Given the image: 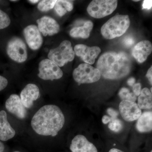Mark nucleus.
Masks as SVG:
<instances>
[{
	"instance_id": "1",
	"label": "nucleus",
	"mask_w": 152,
	"mask_h": 152,
	"mask_svg": "<svg viewBox=\"0 0 152 152\" xmlns=\"http://www.w3.org/2000/svg\"><path fill=\"white\" fill-rule=\"evenodd\" d=\"M65 119L64 114L58 106H43L33 116L32 127L38 134L55 137L63 127Z\"/></svg>"
},
{
	"instance_id": "2",
	"label": "nucleus",
	"mask_w": 152,
	"mask_h": 152,
	"mask_svg": "<svg viewBox=\"0 0 152 152\" xmlns=\"http://www.w3.org/2000/svg\"><path fill=\"white\" fill-rule=\"evenodd\" d=\"M132 63L123 52H108L102 55L97 63V69L104 78L118 80L129 73Z\"/></svg>"
},
{
	"instance_id": "3",
	"label": "nucleus",
	"mask_w": 152,
	"mask_h": 152,
	"mask_svg": "<svg viewBox=\"0 0 152 152\" xmlns=\"http://www.w3.org/2000/svg\"><path fill=\"white\" fill-rule=\"evenodd\" d=\"M130 25V20L128 15H116L102 26L101 33L106 39H111L123 35Z\"/></svg>"
},
{
	"instance_id": "4",
	"label": "nucleus",
	"mask_w": 152,
	"mask_h": 152,
	"mask_svg": "<svg viewBox=\"0 0 152 152\" xmlns=\"http://www.w3.org/2000/svg\"><path fill=\"white\" fill-rule=\"evenodd\" d=\"M48 57L59 67H62L75 58V53L70 41L65 40L56 48L51 49Z\"/></svg>"
},
{
	"instance_id": "5",
	"label": "nucleus",
	"mask_w": 152,
	"mask_h": 152,
	"mask_svg": "<svg viewBox=\"0 0 152 152\" xmlns=\"http://www.w3.org/2000/svg\"><path fill=\"white\" fill-rule=\"evenodd\" d=\"M116 0H95L91 2L87 10L91 16L102 18L111 14L116 9Z\"/></svg>"
},
{
	"instance_id": "6",
	"label": "nucleus",
	"mask_w": 152,
	"mask_h": 152,
	"mask_svg": "<svg viewBox=\"0 0 152 152\" xmlns=\"http://www.w3.org/2000/svg\"><path fill=\"white\" fill-rule=\"evenodd\" d=\"M73 76L75 80L80 85L97 82L101 75L97 68L88 64H82L74 70Z\"/></svg>"
},
{
	"instance_id": "7",
	"label": "nucleus",
	"mask_w": 152,
	"mask_h": 152,
	"mask_svg": "<svg viewBox=\"0 0 152 152\" xmlns=\"http://www.w3.org/2000/svg\"><path fill=\"white\" fill-rule=\"evenodd\" d=\"M7 52L11 59L18 63L24 62L27 59L26 46L24 42L20 38L15 37L9 41Z\"/></svg>"
},
{
	"instance_id": "8",
	"label": "nucleus",
	"mask_w": 152,
	"mask_h": 152,
	"mask_svg": "<svg viewBox=\"0 0 152 152\" xmlns=\"http://www.w3.org/2000/svg\"><path fill=\"white\" fill-rule=\"evenodd\" d=\"M38 77L45 80H53L62 77L63 71L56 63L49 59L41 61L39 66Z\"/></svg>"
},
{
	"instance_id": "9",
	"label": "nucleus",
	"mask_w": 152,
	"mask_h": 152,
	"mask_svg": "<svg viewBox=\"0 0 152 152\" xmlns=\"http://www.w3.org/2000/svg\"><path fill=\"white\" fill-rule=\"evenodd\" d=\"M120 114L123 118L127 121L138 120L142 114L141 110L135 102L123 100L119 104Z\"/></svg>"
},
{
	"instance_id": "10",
	"label": "nucleus",
	"mask_w": 152,
	"mask_h": 152,
	"mask_svg": "<svg viewBox=\"0 0 152 152\" xmlns=\"http://www.w3.org/2000/svg\"><path fill=\"white\" fill-rule=\"evenodd\" d=\"M74 52L78 56L80 57L83 61L88 64H93L95 59L100 53L101 50L99 47H90L84 45H76Z\"/></svg>"
},
{
	"instance_id": "11",
	"label": "nucleus",
	"mask_w": 152,
	"mask_h": 152,
	"mask_svg": "<svg viewBox=\"0 0 152 152\" xmlns=\"http://www.w3.org/2000/svg\"><path fill=\"white\" fill-rule=\"evenodd\" d=\"M23 34L29 47L36 50L40 48L43 43V38L38 27L31 25L25 28Z\"/></svg>"
},
{
	"instance_id": "12",
	"label": "nucleus",
	"mask_w": 152,
	"mask_h": 152,
	"mask_svg": "<svg viewBox=\"0 0 152 152\" xmlns=\"http://www.w3.org/2000/svg\"><path fill=\"white\" fill-rule=\"evenodd\" d=\"M6 108L8 111L13 114L18 118L23 119L27 115L26 108L18 95L13 94L6 101Z\"/></svg>"
},
{
	"instance_id": "13",
	"label": "nucleus",
	"mask_w": 152,
	"mask_h": 152,
	"mask_svg": "<svg viewBox=\"0 0 152 152\" xmlns=\"http://www.w3.org/2000/svg\"><path fill=\"white\" fill-rule=\"evenodd\" d=\"M39 31L44 36H53L59 32L60 26L56 21L49 16H44L37 21Z\"/></svg>"
},
{
	"instance_id": "14",
	"label": "nucleus",
	"mask_w": 152,
	"mask_h": 152,
	"mask_svg": "<svg viewBox=\"0 0 152 152\" xmlns=\"http://www.w3.org/2000/svg\"><path fill=\"white\" fill-rule=\"evenodd\" d=\"M40 95L39 89L37 85L28 84L26 86L20 93V98L23 104L27 108H31Z\"/></svg>"
},
{
	"instance_id": "15",
	"label": "nucleus",
	"mask_w": 152,
	"mask_h": 152,
	"mask_svg": "<svg viewBox=\"0 0 152 152\" xmlns=\"http://www.w3.org/2000/svg\"><path fill=\"white\" fill-rule=\"evenodd\" d=\"M70 149L72 152H98L94 145L82 135H77L74 137Z\"/></svg>"
},
{
	"instance_id": "16",
	"label": "nucleus",
	"mask_w": 152,
	"mask_h": 152,
	"mask_svg": "<svg viewBox=\"0 0 152 152\" xmlns=\"http://www.w3.org/2000/svg\"><path fill=\"white\" fill-rule=\"evenodd\" d=\"M152 51L151 43L148 40L142 41L134 47L132 55L139 63H142L146 60Z\"/></svg>"
},
{
	"instance_id": "17",
	"label": "nucleus",
	"mask_w": 152,
	"mask_h": 152,
	"mask_svg": "<svg viewBox=\"0 0 152 152\" xmlns=\"http://www.w3.org/2000/svg\"><path fill=\"white\" fill-rule=\"evenodd\" d=\"M15 131L8 121L7 114L4 110L0 112V140L6 141L14 137Z\"/></svg>"
},
{
	"instance_id": "18",
	"label": "nucleus",
	"mask_w": 152,
	"mask_h": 152,
	"mask_svg": "<svg viewBox=\"0 0 152 152\" xmlns=\"http://www.w3.org/2000/svg\"><path fill=\"white\" fill-rule=\"evenodd\" d=\"M136 129L141 133L149 132L152 129V111L144 112L138 119Z\"/></svg>"
},
{
	"instance_id": "19",
	"label": "nucleus",
	"mask_w": 152,
	"mask_h": 152,
	"mask_svg": "<svg viewBox=\"0 0 152 152\" xmlns=\"http://www.w3.org/2000/svg\"><path fill=\"white\" fill-rule=\"evenodd\" d=\"M93 26L92 22L87 21L82 26L76 27L72 29L70 31V35L73 38L87 39L89 37Z\"/></svg>"
},
{
	"instance_id": "20",
	"label": "nucleus",
	"mask_w": 152,
	"mask_h": 152,
	"mask_svg": "<svg viewBox=\"0 0 152 152\" xmlns=\"http://www.w3.org/2000/svg\"><path fill=\"white\" fill-rule=\"evenodd\" d=\"M138 105L141 109H151L152 107V95L148 88L142 90L138 98Z\"/></svg>"
},
{
	"instance_id": "21",
	"label": "nucleus",
	"mask_w": 152,
	"mask_h": 152,
	"mask_svg": "<svg viewBox=\"0 0 152 152\" xmlns=\"http://www.w3.org/2000/svg\"><path fill=\"white\" fill-rule=\"evenodd\" d=\"M73 9V4L72 1L66 0L57 1L54 6L55 10L60 17H62L67 12H70Z\"/></svg>"
},
{
	"instance_id": "22",
	"label": "nucleus",
	"mask_w": 152,
	"mask_h": 152,
	"mask_svg": "<svg viewBox=\"0 0 152 152\" xmlns=\"http://www.w3.org/2000/svg\"><path fill=\"white\" fill-rule=\"evenodd\" d=\"M56 0H43L38 4V10L41 12H48L54 7L55 4L56 2Z\"/></svg>"
},
{
	"instance_id": "23",
	"label": "nucleus",
	"mask_w": 152,
	"mask_h": 152,
	"mask_svg": "<svg viewBox=\"0 0 152 152\" xmlns=\"http://www.w3.org/2000/svg\"><path fill=\"white\" fill-rule=\"evenodd\" d=\"M119 96L123 100H128L135 102L137 96L134 93H131L129 90L126 88H123L120 90Z\"/></svg>"
},
{
	"instance_id": "24",
	"label": "nucleus",
	"mask_w": 152,
	"mask_h": 152,
	"mask_svg": "<svg viewBox=\"0 0 152 152\" xmlns=\"http://www.w3.org/2000/svg\"><path fill=\"white\" fill-rule=\"evenodd\" d=\"M108 127L111 130L115 132H119L123 129L124 124L121 120L118 118L114 119L109 123Z\"/></svg>"
},
{
	"instance_id": "25",
	"label": "nucleus",
	"mask_w": 152,
	"mask_h": 152,
	"mask_svg": "<svg viewBox=\"0 0 152 152\" xmlns=\"http://www.w3.org/2000/svg\"><path fill=\"white\" fill-rule=\"evenodd\" d=\"M10 23V19L7 14L0 10V29L7 27Z\"/></svg>"
},
{
	"instance_id": "26",
	"label": "nucleus",
	"mask_w": 152,
	"mask_h": 152,
	"mask_svg": "<svg viewBox=\"0 0 152 152\" xmlns=\"http://www.w3.org/2000/svg\"><path fill=\"white\" fill-rule=\"evenodd\" d=\"M123 43L126 47H130L134 44V39L132 37L128 36L124 39Z\"/></svg>"
},
{
	"instance_id": "27",
	"label": "nucleus",
	"mask_w": 152,
	"mask_h": 152,
	"mask_svg": "<svg viewBox=\"0 0 152 152\" xmlns=\"http://www.w3.org/2000/svg\"><path fill=\"white\" fill-rule=\"evenodd\" d=\"M141 91V85L140 83L135 84L133 86V91L136 96H139Z\"/></svg>"
},
{
	"instance_id": "28",
	"label": "nucleus",
	"mask_w": 152,
	"mask_h": 152,
	"mask_svg": "<svg viewBox=\"0 0 152 152\" xmlns=\"http://www.w3.org/2000/svg\"><path fill=\"white\" fill-rule=\"evenodd\" d=\"M107 113L110 115V117L112 118V119L117 118L118 115V113L114 109L112 108H109L107 110Z\"/></svg>"
},
{
	"instance_id": "29",
	"label": "nucleus",
	"mask_w": 152,
	"mask_h": 152,
	"mask_svg": "<svg viewBox=\"0 0 152 152\" xmlns=\"http://www.w3.org/2000/svg\"><path fill=\"white\" fill-rule=\"evenodd\" d=\"M7 85V80L4 77L0 75V91L5 88Z\"/></svg>"
},
{
	"instance_id": "30",
	"label": "nucleus",
	"mask_w": 152,
	"mask_h": 152,
	"mask_svg": "<svg viewBox=\"0 0 152 152\" xmlns=\"http://www.w3.org/2000/svg\"><path fill=\"white\" fill-rule=\"evenodd\" d=\"M152 7V1L151 0H145L143 3V9L149 10Z\"/></svg>"
},
{
	"instance_id": "31",
	"label": "nucleus",
	"mask_w": 152,
	"mask_h": 152,
	"mask_svg": "<svg viewBox=\"0 0 152 152\" xmlns=\"http://www.w3.org/2000/svg\"><path fill=\"white\" fill-rule=\"evenodd\" d=\"M146 77L148 79L150 84L151 85L152 84V67L149 69L146 74Z\"/></svg>"
},
{
	"instance_id": "32",
	"label": "nucleus",
	"mask_w": 152,
	"mask_h": 152,
	"mask_svg": "<svg viewBox=\"0 0 152 152\" xmlns=\"http://www.w3.org/2000/svg\"><path fill=\"white\" fill-rule=\"evenodd\" d=\"M113 119L110 117H109L107 115H104L102 119V121L104 124H106L110 122Z\"/></svg>"
},
{
	"instance_id": "33",
	"label": "nucleus",
	"mask_w": 152,
	"mask_h": 152,
	"mask_svg": "<svg viewBox=\"0 0 152 152\" xmlns=\"http://www.w3.org/2000/svg\"><path fill=\"white\" fill-rule=\"evenodd\" d=\"M135 79L134 77H131L128 79L127 84L130 86L133 87V86L135 84Z\"/></svg>"
},
{
	"instance_id": "34",
	"label": "nucleus",
	"mask_w": 152,
	"mask_h": 152,
	"mask_svg": "<svg viewBox=\"0 0 152 152\" xmlns=\"http://www.w3.org/2000/svg\"><path fill=\"white\" fill-rule=\"evenodd\" d=\"M109 152H124L121 150L116 148H112L109 151Z\"/></svg>"
},
{
	"instance_id": "35",
	"label": "nucleus",
	"mask_w": 152,
	"mask_h": 152,
	"mask_svg": "<svg viewBox=\"0 0 152 152\" xmlns=\"http://www.w3.org/2000/svg\"><path fill=\"white\" fill-rule=\"evenodd\" d=\"M4 149V146L1 142H0V152H3Z\"/></svg>"
},
{
	"instance_id": "36",
	"label": "nucleus",
	"mask_w": 152,
	"mask_h": 152,
	"mask_svg": "<svg viewBox=\"0 0 152 152\" xmlns=\"http://www.w3.org/2000/svg\"><path fill=\"white\" fill-rule=\"evenodd\" d=\"M28 1L33 3V4H36V3L39 2V1H38V0H31V1Z\"/></svg>"
},
{
	"instance_id": "37",
	"label": "nucleus",
	"mask_w": 152,
	"mask_h": 152,
	"mask_svg": "<svg viewBox=\"0 0 152 152\" xmlns=\"http://www.w3.org/2000/svg\"><path fill=\"white\" fill-rule=\"evenodd\" d=\"M137 1V0H136V1Z\"/></svg>"
},
{
	"instance_id": "38",
	"label": "nucleus",
	"mask_w": 152,
	"mask_h": 152,
	"mask_svg": "<svg viewBox=\"0 0 152 152\" xmlns=\"http://www.w3.org/2000/svg\"><path fill=\"white\" fill-rule=\"evenodd\" d=\"M19 152V151H15V152Z\"/></svg>"
},
{
	"instance_id": "39",
	"label": "nucleus",
	"mask_w": 152,
	"mask_h": 152,
	"mask_svg": "<svg viewBox=\"0 0 152 152\" xmlns=\"http://www.w3.org/2000/svg\"><path fill=\"white\" fill-rule=\"evenodd\" d=\"M151 152H152V151H151Z\"/></svg>"
}]
</instances>
